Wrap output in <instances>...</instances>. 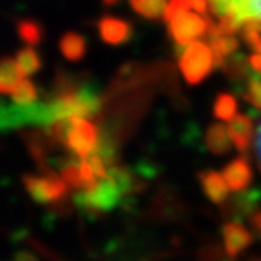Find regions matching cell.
Segmentation results:
<instances>
[{
	"mask_svg": "<svg viewBox=\"0 0 261 261\" xmlns=\"http://www.w3.org/2000/svg\"><path fill=\"white\" fill-rule=\"evenodd\" d=\"M221 174H223L228 189H232L236 192L245 191L252 181V169H250L249 160L243 158V156H240V158L232 160L228 165H225Z\"/></svg>",
	"mask_w": 261,
	"mask_h": 261,
	"instance_id": "cell-9",
	"label": "cell"
},
{
	"mask_svg": "<svg viewBox=\"0 0 261 261\" xmlns=\"http://www.w3.org/2000/svg\"><path fill=\"white\" fill-rule=\"evenodd\" d=\"M200 184L207 198L214 203H223L228 196V185L225 181L223 174L216 171H203L198 174Z\"/></svg>",
	"mask_w": 261,
	"mask_h": 261,
	"instance_id": "cell-11",
	"label": "cell"
},
{
	"mask_svg": "<svg viewBox=\"0 0 261 261\" xmlns=\"http://www.w3.org/2000/svg\"><path fill=\"white\" fill-rule=\"evenodd\" d=\"M16 33H18L20 40L28 45L40 44L42 38H44V28L37 20H33V18H25V20L18 22L16 24Z\"/></svg>",
	"mask_w": 261,
	"mask_h": 261,
	"instance_id": "cell-19",
	"label": "cell"
},
{
	"mask_svg": "<svg viewBox=\"0 0 261 261\" xmlns=\"http://www.w3.org/2000/svg\"><path fill=\"white\" fill-rule=\"evenodd\" d=\"M205 145L212 154H227L230 151L227 127L223 123H212L205 133Z\"/></svg>",
	"mask_w": 261,
	"mask_h": 261,
	"instance_id": "cell-12",
	"label": "cell"
},
{
	"mask_svg": "<svg viewBox=\"0 0 261 261\" xmlns=\"http://www.w3.org/2000/svg\"><path fill=\"white\" fill-rule=\"evenodd\" d=\"M98 33L106 44L109 45H122L130 40L133 37V28L129 22L122 18H114V16H103L98 22Z\"/></svg>",
	"mask_w": 261,
	"mask_h": 261,
	"instance_id": "cell-8",
	"label": "cell"
},
{
	"mask_svg": "<svg viewBox=\"0 0 261 261\" xmlns=\"http://www.w3.org/2000/svg\"><path fill=\"white\" fill-rule=\"evenodd\" d=\"M208 42H211L212 53H214V65L218 67H221L223 62L230 55L238 53V49H240V40L234 35H218V37L208 38Z\"/></svg>",
	"mask_w": 261,
	"mask_h": 261,
	"instance_id": "cell-13",
	"label": "cell"
},
{
	"mask_svg": "<svg viewBox=\"0 0 261 261\" xmlns=\"http://www.w3.org/2000/svg\"><path fill=\"white\" fill-rule=\"evenodd\" d=\"M130 6L138 15L145 16L149 20H156L165 13L167 0H130Z\"/></svg>",
	"mask_w": 261,
	"mask_h": 261,
	"instance_id": "cell-21",
	"label": "cell"
},
{
	"mask_svg": "<svg viewBox=\"0 0 261 261\" xmlns=\"http://www.w3.org/2000/svg\"><path fill=\"white\" fill-rule=\"evenodd\" d=\"M60 178L65 181V185L74 191H84L86 184H84V178H82L80 172V158H71L69 162H65L60 169Z\"/></svg>",
	"mask_w": 261,
	"mask_h": 261,
	"instance_id": "cell-18",
	"label": "cell"
},
{
	"mask_svg": "<svg viewBox=\"0 0 261 261\" xmlns=\"http://www.w3.org/2000/svg\"><path fill=\"white\" fill-rule=\"evenodd\" d=\"M15 62L18 65V69H20L22 76H31V74L38 73L42 67V60H40V55L33 49V45H28V47L20 49L15 57Z\"/></svg>",
	"mask_w": 261,
	"mask_h": 261,
	"instance_id": "cell-17",
	"label": "cell"
},
{
	"mask_svg": "<svg viewBox=\"0 0 261 261\" xmlns=\"http://www.w3.org/2000/svg\"><path fill=\"white\" fill-rule=\"evenodd\" d=\"M116 2H120V0H103V4L106 6H113V4H116Z\"/></svg>",
	"mask_w": 261,
	"mask_h": 261,
	"instance_id": "cell-29",
	"label": "cell"
},
{
	"mask_svg": "<svg viewBox=\"0 0 261 261\" xmlns=\"http://www.w3.org/2000/svg\"><path fill=\"white\" fill-rule=\"evenodd\" d=\"M11 102L18 106H29V103L38 102V89L29 78H22L11 91Z\"/></svg>",
	"mask_w": 261,
	"mask_h": 261,
	"instance_id": "cell-20",
	"label": "cell"
},
{
	"mask_svg": "<svg viewBox=\"0 0 261 261\" xmlns=\"http://www.w3.org/2000/svg\"><path fill=\"white\" fill-rule=\"evenodd\" d=\"M250 261H261V257H254V259H250Z\"/></svg>",
	"mask_w": 261,
	"mask_h": 261,
	"instance_id": "cell-30",
	"label": "cell"
},
{
	"mask_svg": "<svg viewBox=\"0 0 261 261\" xmlns=\"http://www.w3.org/2000/svg\"><path fill=\"white\" fill-rule=\"evenodd\" d=\"M58 113L53 100L49 102H35L29 106H18V103H4L0 100V130H11L18 127L28 125H49L57 122Z\"/></svg>",
	"mask_w": 261,
	"mask_h": 261,
	"instance_id": "cell-1",
	"label": "cell"
},
{
	"mask_svg": "<svg viewBox=\"0 0 261 261\" xmlns=\"http://www.w3.org/2000/svg\"><path fill=\"white\" fill-rule=\"evenodd\" d=\"M179 69L184 78L196 86L203 82L205 78L211 74L212 67H214V53H212V47L203 42H191L189 45H185V49L179 55Z\"/></svg>",
	"mask_w": 261,
	"mask_h": 261,
	"instance_id": "cell-3",
	"label": "cell"
},
{
	"mask_svg": "<svg viewBox=\"0 0 261 261\" xmlns=\"http://www.w3.org/2000/svg\"><path fill=\"white\" fill-rule=\"evenodd\" d=\"M192 4L191 0H171L165 8V13H163V18L165 20H171L172 16H176L178 13H184V11H191Z\"/></svg>",
	"mask_w": 261,
	"mask_h": 261,
	"instance_id": "cell-25",
	"label": "cell"
},
{
	"mask_svg": "<svg viewBox=\"0 0 261 261\" xmlns=\"http://www.w3.org/2000/svg\"><path fill=\"white\" fill-rule=\"evenodd\" d=\"M228 138L240 152H247L250 142L254 138V125L250 116L247 114H236L232 120H228Z\"/></svg>",
	"mask_w": 261,
	"mask_h": 261,
	"instance_id": "cell-10",
	"label": "cell"
},
{
	"mask_svg": "<svg viewBox=\"0 0 261 261\" xmlns=\"http://www.w3.org/2000/svg\"><path fill=\"white\" fill-rule=\"evenodd\" d=\"M22 80V73L13 58H0V94H11L15 86Z\"/></svg>",
	"mask_w": 261,
	"mask_h": 261,
	"instance_id": "cell-15",
	"label": "cell"
},
{
	"mask_svg": "<svg viewBox=\"0 0 261 261\" xmlns=\"http://www.w3.org/2000/svg\"><path fill=\"white\" fill-rule=\"evenodd\" d=\"M241 38L247 42L250 49H254V53H261V22H245L241 28Z\"/></svg>",
	"mask_w": 261,
	"mask_h": 261,
	"instance_id": "cell-24",
	"label": "cell"
},
{
	"mask_svg": "<svg viewBox=\"0 0 261 261\" xmlns=\"http://www.w3.org/2000/svg\"><path fill=\"white\" fill-rule=\"evenodd\" d=\"M100 145L98 129L89 118H71L69 130L65 136V147L76 158H87Z\"/></svg>",
	"mask_w": 261,
	"mask_h": 261,
	"instance_id": "cell-5",
	"label": "cell"
},
{
	"mask_svg": "<svg viewBox=\"0 0 261 261\" xmlns=\"http://www.w3.org/2000/svg\"><path fill=\"white\" fill-rule=\"evenodd\" d=\"M241 94H243V98L250 106H254L257 111H261V73L250 74L247 78V84H245Z\"/></svg>",
	"mask_w": 261,
	"mask_h": 261,
	"instance_id": "cell-23",
	"label": "cell"
},
{
	"mask_svg": "<svg viewBox=\"0 0 261 261\" xmlns=\"http://www.w3.org/2000/svg\"><path fill=\"white\" fill-rule=\"evenodd\" d=\"M249 62H250V67L257 73H261V53H252L249 57Z\"/></svg>",
	"mask_w": 261,
	"mask_h": 261,
	"instance_id": "cell-27",
	"label": "cell"
},
{
	"mask_svg": "<svg viewBox=\"0 0 261 261\" xmlns=\"http://www.w3.org/2000/svg\"><path fill=\"white\" fill-rule=\"evenodd\" d=\"M250 223H252L254 230L261 236V211H256L252 216H250Z\"/></svg>",
	"mask_w": 261,
	"mask_h": 261,
	"instance_id": "cell-28",
	"label": "cell"
},
{
	"mask_svg": "<svg viewBox=\"0 0 261 261\" xmlns=\"http://www.w3.org/2000/svg\"><path fill=\"white\" fill-rule=\"evenodd\" d=\"M223 73L232 82H243L250 76V62H247V57L241 53H236L227 58L221 65Z\"/></svg>",
	"mask_w": 261,
	"mask_h": 261,
	"instance_id": "cell-16",
	"label": "cell"
},
{
	"mask_svg": "<svg viewBox=\"0 0 261 261\" xmlns=\"http://www.w3.org/2000/svg\"><path fill=\"white\" fill-rule=\"evenodd\" d=\"M236 111H238V102L232 94L221 93L216 98V102H214V116L218 120L228 122V120H232L236 116Z\"/></svg>",
	"mask_w": 261,
	"mask_h": 261,
	"instance_id": "cell-22",
	"label": "cell"
},
{
	"mask_svg": "<svg viewBox=\"0 0 261 261\" xmlns=\"http://www.w3.org/2000/svg\"><path fill=\"white\" fill-rule=\"evenodd\" d=\"M60 51L67 60L78 62L86 57L87 51V42L76 31H67L64 37L60 38Z\"/></svg>",
	"mask_w": 261,
	"mask_h": 261,
	"instance_id": "cell-14",
	"label": "cell"
},
{
	"mask_svg": "<svg viewBox=\"0 0 261 261\" xmlns=\"http://www.w3.org/2000/svg\"><path fill=\"white\" fill-rule=\"evenodd\" d=\"M254 152H256V162H257V167L261 171V123L257 127L256 135H254Z\"/></svg>",
	"mask_w": 261,
	"mask_h": 261,
	"instance_id": "cell-26",
	"label": "cell"
},
{
	"mask_svg": "<svg viewBox=\"0 0 261 261\" xmlns=\"http://www.w3.org/2000/svg\"><path fill=\"white\" fill-rule=\"evenodd\" d=\"M123 196L125 194L113 178L98 179L96 185H93L91 189L76 192L74 203L89 214H102V212L113 211L122 201Z\"/></svg>",
	"mask_w": 261,
	"mask_h": 261,
	"instance_id": "cell-2",
	"label": "cell"
},
{
	"mask_svg": "<svg viewBox=\"0 0 261 261\" xmlns=\"http://www.w3.org/2000/svg\"><path fill=\"white\" fill-rule=\"evenodd\" d=\"M169 24V35L174 40L176 45H189L191 42L198 40L200 37H205L211 25V18L201 13H191L184 11L178 13L176 16H172L171 20H167Z\"/></svg>",
	"mask_w": 261,
	"mask_h": 261,
	"instance_id": "cell-4",
	"label": "cell"
},
{
	"mask_svg": "<svg viewBox=\"0 0 261 261\" xmlns=\"http://www.w3.org/2000/svg\"><path fill=\"white\" fill-rule=\"evenodd\" d=\"M24 187L31 196V200L42 205L58 203L60 200H64L69 189L64 179L57 174H25Z\"/></svg>",
	"mask_w": 261,
	"mask_h": 261,
	"instance_id": "cell-6",
	"label": "cell"
},
{
	"mask_svg": "<svg viewBox=\"0 0 261 261\" xmlns=\"http://www.w3.org/2000/svg\"><path fill=\"white\" fill-rule=\"evenodd\" d=\"M223 247L228 257H236L252 243V234L241 221L232 220L223 225Z\"/></svg>",
	"mask_w": 261,
	"mask_h": 261,
	"instance_id": "cell-7",
	"label": "cell"
}]
</instances>
